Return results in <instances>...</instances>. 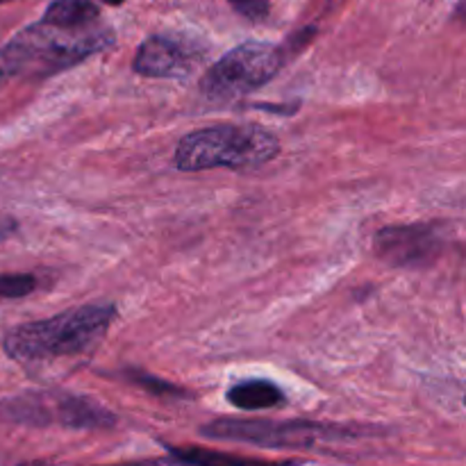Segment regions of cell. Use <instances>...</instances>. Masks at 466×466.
Returning a JSON list of instances; mask_svg holds the SVG:
<instances>
[{
    "instance_id": "8",
    "label": "cell",
    "mask_w": 466,
    "mask_h": 466,
    "mask_svg": "<svg viewBox=\"0 0 466 466\" xmlns=\"http://www.w3.org/2000/svg\"><path fill=\"white\" fill-rule=\"evenodd\" d=\"M194 62V53L180 39L168 35H153L137 48L132 68L144 77L176 80V77L189 76Z\"/></svg>"
},
{
    "instance_id": "11",
    "label": "cell",
    "mask_w": 466,
    "mask_h": 466,
    "mask_svg": "<svg viewBox=\"0 0 466 466\" xmlns=\"http://www.w3.org/2000/svg\"><path fill=\"white\" fill-rule=\"evenodd\" d=\"M168 453H171L173 460H180V462H189V464H214V462H226V464H235V462H250L246 458H237V455H228V453H212V451H200V449H176V446H167Z\"/></svg>"
},
{
    "instance_id": "3",
    "label": "cell",
    "mask_w": 466,
    "mask_h": 466,
    "mask_svg": "<svg viewBox=\"0 0 466 466\" xmlns=\"http://www.w3.org/2000/svg\"><path fill=\"white\" fill-rule=\"evenodd\" d=\"M280 153V141L258 123H217L189 132L177 144L173 164L177 171L200 173L212 168H258Z\"/></svg>"
},
{
    "instance_id": "10",
    "label": "cell",
    "mask_w": 466,
    "mask_h": 466,
    "mask_svg": "<svg viewBox=\"0 0 466 466\" xmlns=\"http://www.w3.org/2000/svg\"><path fill=\"white\" fill-rule=\"evenodd\" d=\"M41 21L59 27H94L100 23V12L91 0H53Z\"/></svg>"
},
{
    "instance_id": "2",
    "label": "cell",
    "mask_w": 466,
    "mask_h": 466,
    "mask_svg": "<svg viewBox=\"0 0 466 466\" xmlns=\"http://www.w3.org/2000/svg\"><path fill=\"white\" fill-rule=\"evenodd\" d=\"M118 309L112 303H89L59 312L41 321H27L5 332L3 350L18 364H41L48 360L89 353L112 328Z\"/></svg>"
},
{
    "instance_id": "1",
    "label": "cell",
    "mask_w": 466,
    "mask_h": 466,
    "mask_svg": "<svg viewBox=\"0 0 466 466\" xmlns=\"http://www.w3.org/2000/svg\"><path fill=\"white\" fill-rule=\"evenodd\" d=\"M109 27H59L39 21L0 46V86L14 77H48L109 48Z\"/></svg>"
},
{
    "instance_id": "5",
    "label": "cell",
    "mask_w": 466,
    "mask_h": 466,
    "mask_svg": "<svg viewBox=\"0 0 466 466\" xmlns=\"http://www.w3.org/2000/svg\"><path fill=\"white\" fill-rule=\"evenodd\" d=\"M0 419L18 426H62L73 431H105L116 417L89 396L64 391H32L0 400Z\"/></svg>"
},
{
    "instance_id": "9",
    "label": "cell",
    "mask_w": 466,
    "mask_h": 466,
    "mask_svg": "<svg viewBox=\"0 0 466 466\" xmlns=\"http://www.w3.org/2000/svg\"><path fill=\"white\" fill-rule=\"evenodd\" d=\"M228 403L241 412H258V410H276L287 403V396L271 380H241L228 390Z\"/></svg>"
},
{
    "instance_id": "12",
    "label": "cell",
    "mask_w": 466,
    "mask_h": 466,
    "mask_svg": "<svg viewBox=\"0 0 466 466\" xmlns=\"http://www.w3.org/2000/svg\"><path fill=\"white\" fill-rule=\"evenodd\" d=\"M36 289V278L30 273H0V300L23 299Z\"/></svg>"
},
{
    "instance_id": "14",
    "label": "cell",
    "mask_w": 466,
    "mask_h": 466,
    "mask_svg": "<svg viewBox=\"0 0 466 466\" xmlns=\"http://www.w3.org/2000/svg\"><path fill=\"white\" fill-rule=\"evenodd\" d=\"M228 3L248 21H262V18L268 16V9H271V0H228Z\"/></svg>"
},
{
    "instance_id": "16",
    "label": "cell",
    "mask_w": 466,
    "mask_h": 466,
    "mask_svg": "<svg viewBox=\"0 0 466 466\" xmlns=\"http://www.w3.org/2000/svg\"><path fill=\"white\" fill-rule=\"evenodd\" d=\"M5 3H9V0H0V5H5Z\"/></svg>"
},
{
    "instance_id": "7",
    "label": "cell",
    "mask_w": 466,
    "mask_h": 466,
    "mask_svg": "<svg viewBox=\"0 0 466 466\" xmlns=\"http://www.w3.org/2000/svg\"><path fill=\"white\" fill-rule=\"evenodd\" d=\"M444 235L432 223L382 228L373 237V250L396 268H426L444 253Z\"/></svg>"
},
{
    "instance_id": "6",
    "label": "cell",
    "mask_w": 466,
    "mask_h": 466,
    "mask_svg": "<svg viewBox=\"0 0 466 466\" xmlns=\"http://www.w3.org/2000/svg\"><path fill=\"white\" fill-rule=\"evenodd\" d=\"M282 66H285L282 46L246 41L208 68L200 80V91L205 98L217 103L244 98L271 82L282 71Z\"/></svg>"
},
{
    "instance_id": "4",
    "label": "cell",
    "mask_w": 466,
    "mask_h": 466,
    "mask_svg": "<svg viewBox=\"0 0 466 466\" xmlns=\"http://www.w3.org/2000/svg\"><path fill=\"white\" fill-rule=\"evenodd\" d=\"M200 435L217 441L259 446V449L308 451L321 444L360 440L367 432L355 426L323 421H271V419H214L200 428Z\"/></svg>"
},
{
    "instance_id": "15",
    "label": "cell",
    "mask_w": 466,
    "mask_h": 466,
    "mask_svg": "<svg viewBox=\"0 0 466 466\" xmlns=\"http://www.w3.org/2000/svg\"><path fill=\"white\" fill-rule=\"evenodd\" d=\"M105 5H112V7H118V5H123L126 3V0H103Z\"/></svg>"
},
{
    "instance_id": "13",
    "label": "cell",
    "mask_w": 466,
    "mask_h": 466,
    "mask_svg": "<svg viewBox=\"0 0 466 466\" xmlns=\"http://www.w3.org/2000/svg\"><path fill=\"white\" fill-rule=\"evenodd\" d=\"M126 378L130 382H135V385L144 387V390H150L157 396H187V391L180 390V387L171 385V382L167 380H159V378L155 376H148V373L144 371H127Z\"/></svg>"
}]
</instances>
